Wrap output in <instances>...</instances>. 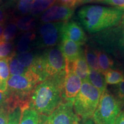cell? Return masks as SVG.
<instances>
[{"label":"cell","instance_id":"1","mask_svg":"<svg viewBox=\"0 0 124 124\" xmlns=\"http://www.w3.org/2000/svg\"><path fill=\"white\" fill-rule=\"evenodd\" d=\"M66 75V71L39 83L31 96L29 106L41 115H50L63 101L62 91Z\"/></svg>","mask_w":124,"mask_h":124},{"label":"cell","instance_id":"2","mask_svg":"<svg viewBox=\"0 0 124 124\" xmlns=\"http://www.w3.org/2000/svg\"><path fill=\"white\" fill-rule=\"evenodd\" d=\"M124 16V9L88 5L78 12V17L85 30L96 34L116 25Z\"/></svg>","mask_w":124,"mask_h":124},{"label":"cell","instance_id":"3","mask_svg":"<svg viewBox=\"0 0 124 124\" xmlns=\"http://www.w3.org/2000/svg\"><path fill=\"white\" fill-rule=\"evenodd\" d=\"M93 46L124 64V16L117 25L93 36Z\"/></svg>","mask_w":124,"mask_h":124},{"label":"cell","instance_id":"4","mask_svg":"<svg viewBox=\"0 0 124 124\" xmlns=\"http://www.w3.org/2000/svg\"><path fill=\"white\" fill-rule=\"evenodd\" d=\"M101 95L100 91L87 80L82 82L81 89L73 103L74 111L77 117L85 121L93 117Z\"/></svg>","mask_w":124,"mask_h":124},{"label":"cell","instance_id":"5","mask_svg":"<svg viewBox=\"0 0 124 124\" xmlns=\"http://www.w3.org/2000/svg\"><path fill=\"white\" fill-rule=\"evenodd\" d=\"M121 109L122 107L115 96L106 90L101 95L93 120L95 124H115Z\"/></svg>","mask_w":124,"mask_h":124},{"label":"cell","instance_id":"6","mask_svg":"<svg viewBox=\"0 0 124 124\" xmlns=\"http://www.w3.org/2000/svg\"><path fill=\"white\" fill-rule=\"evenodd\" d=\"M40 56L45 79L66 71V60L59 46L48 48Z\"/></svg>","mask_w":124,"mask_h":124},{"label":"cell","instance_id":"7","mask_svg":"<svg viewBox=\"0 0 124 124\" xmlns=\"http://www.w3.org/2000/svg\"><path fill=\"white\" fill-rule=\"evenodd\" d=\"M64 23H43L39 29L37 43L39 47H54L62 40V29Z\"/></svg>","mask_w":124,"mask_h":124},{"label":"cell","instance_id":"8","mask_svg":"<svg viewBox=\"0 0 124 124\" xmlns=\"http://www.w3.org/2000/svg\"><path fill=\"white\" fill-rule=\"evenodd\" d=\"M50 124H78L73 103L63 101L48 116Z\"/></svg>","mask_w":124,"mask_h":124},{"label":"cell","instance_id":"9","mask_svg":"<svg viewBox=\"0 0 124 124\" xmlns=\"http://www.w3.org/2000/svg\"><path fill=\"white\" fill-rule=\"evenodd\" d=\"M82 80L73 71L66 70L62 91V97L65 101L74 103L76 97L81 89Z\"/></svg>","mask_w":124,"mask_h":124},{"label":"cell","instance_id":"10","mask_svg":"<svg viewBox=\"0 0 124 124\" xmlns=\"http://www.w3.org/2000/svg\"><path fill=\"white\" fill-rule=\"evenodd\" d=\"M74 10L62 5H56L44 12L40 21L42 23L66 22L73 15Z\"/></svg>","mask_w":124,"mask_h":124},{"label":"cell","instance_id":"11","mask_svg":"<svg viewBox=\"0 0 124 124\" xmlns=\"http://www.w3.org/2000/svg\"><path fill=\"white\" fill-rule=\"evenodd\" d=\"M62 37L69 39L80 46L87 41V37L85 31L79 25L74 21L64 23L62 29Z\"/></svg>","mask_w":124,"mask_h":124},{"label":"cell","instance_id":"12","mask_svg":"<svg viewBox=\"0 0 124 124\" xmlns=\"http://www.w3.org/2000/svg\"><path fill=\"white\" fill-rule=\"evenodd\" d=\"M59 48L66 60V62H72L78 59L84 52V50L79 44L62 37Z\"/></svg>","mask_w":124,"mask_h":124},{"label":"cell","instance_id":"13","mask_svg":"<svg viewBox=\"0 0 124 124\" xmlns=\"http://www.w3.org/2000/svg\"><path fill=\"white\" fill-rule=\"evenodd\" d=\"M66 70H70L75 72L80 78L82 82L87 80L90 68L86 62L84 52L75 61L66 62Z\"/></svg>","mask_w":124,"mask_h":124},{"label":"cell","instance_id":"14","mask_svg":"<svg viewBox=\"0 0 124 124\" xmlns=\"http://www.w3.org/2000/svg\"><path fill=\"white\" fill-rule=\"evenodd\" d=\"M87 80L98 90L101 94L103 93L106 90L107 83L105 75L100 71L90 69Z\"/></svg>","mask_w":124,"mask_h":124},{"label":"cell","instance_id":"15","mask_svg":"<svg viewBox=\"0 0 124 124\" xmlns=\"http://www.w3.org/2000/svg\"><path fill=\"white\" fill-rule=\"evenodd\" d=\"M12 20L20 31L25 32H32L35 28L36 19L35 16L32 15L15 17Z\"/></svg>","mask_w":124,"mask_h":124},{"label":"cell","instance_id":"16","mask_svg":"<svg viewBox=\"0 0 124 124\" xmlns=\"http://www.w3.org/2000/svg\"><path fill=\"white\" fill-rule=\"evenodd\" d=\"M95 48L97 54L100 71L104 74L106 71L114 68V61L111 58L110 55H108L105 51L96 47Z\"/></svg>","mask_w":124,"mask_h":124},{"label":"cell","instance_id":"17","mask_svg":"<svg viewBox=\"0 0 124 124\" xmlns=\"http://www.w3.org/2000/svg\"><path fill=\"white\" fill-rule=\"evenodd\" d=\"M36 36V33L33 32H25L20 38L16 46L17 54L29 52Z\"/></svg>","mask_w":124,"mask_h":124},{"label":"cell","instance_id":"18","mask_svg":"<svg viewBox=\"0 0 124 124\" xmlns=\"http://www.w3.org/2000/svg\"><path fill=\"white\" fill-rule=\"evenodd\" d=\"M84 54L90 69L100 71L97 54L94 46L93 45H86L84 49Z\"/></svg>","mask_w":124,"mask_h":124},{"label":"cell","instance_id":"19","mask_svg":"<svg viewBox=\"0 0 124 124\" xmlns=\"http://www.w3.org/2000/svg\"><path fill=\"white\" fill-rule=\"evenodd\" d=\"M58 0H34L31 8L30 15L35 16L46 12Z\"/></svg>","mask_w":124,"mask_h":124},{"label":"cell","instance_id":"20","mask_svg":"<svg viewBox=\"0 0 124 124\" xmlns=\"http://www.w3.org/2000/svg\"><path fill=\"white\" fill-rule=\"evenodd\" d=\"M39 114L29 106L23 109L20 124H38Z\"/></svg>","mask_w":124,"mask_h":124},{"label":"cell","instance_id":"21","mask_svg":"<svg viewBox=\"0 0 124 124\" xmlns=\"http://www.w3.org/2000/svg\"><path fill=\"white\" fill-rule=\"evenodd\" d=\"M34 0H17L15 2L13 12L17 16L30 15Z\"/></svg>","mask_w":124,"mask_h":124},{"label":"cell","instance_id":"22","mask_svg":"<svg viewBox=\"0 0 124 124\" xmlns=\"http://www.w3.org/2000/svg\"><path fill=\"white\" fill-rule=\"evenodd\" d=\"M10 77L9 67V59L0 60V89L6 91L7 83Z\"/></svg>","mask_w":124,"mask_h":124},{"label":"cell","instance_id":"23","mask_svg":"<svg viewBox=\"0 0 124 124\" xmlns=\"http://www.w3.org/2000/svg\"><path fill=\"white\" fill-rule=\"evenodd\" d=\"M9 67L10 75H24L29 69L24 67L17 59L16 55L9 59Z\"/></svg>","mask_w":124,"mask_h":124},{"label":"cell","instance_id":"24","mask_svg":"<svg viewBox=\"0 0 124 124\" xmlns=\"http://www.w3.org/2000/svg\"><path fill=\"white\" fill-rule=\"evenodd\" d=\"M107 84L116 85L124 80V74L122 71L111 69L104 74Z\"/></svg>","mask_w":124,"mask_h":124},{"label":"cell","instance_id":"25","mask_svg":"<svg viewBox=\"0 0 124 124\" xmlns=\"http://www.w3.org/2000/svg\"><path fill=\"white\" fill-rule=\"evenodd\" d=\"M17 32L18 28L12 20L5 26L2 40L7 42H12L16 37Z\"/></svg>","mask_w":124,"mask_h":124},{"label":"cell","instance_id":"26","mask_svg":"<svg viewBox=\"0 0 124 124\" xmlns=\"http://www.w3.org/2000/svg\"><path fill=\"white\" fill-rule=\"evenodd\" d=\"M16 55L15 49L12 42L0 41V60L9 59Z\"/></svg>","mask_w":124,"mask_h":124},{"label":"cell","instance_id":"27","mask_svg":"<svg viewBox=\"0 0 124 124\" xmlns=\"http://www.w3.org/2000/svg\"><path fill=\"white\" fill-rule=\"evenodd\" d=\"M36 56L30 52L16 54V56L18 61L24 67L27 68V69H30L32 67L35 61Z\"/></svg>","mask_w":124,"mask_h":124},{"label":"cell","instance_id":"28","mask_svg":"<svg viewBox=\"0 0 124 124\" xmlns=\"http://www.w3.org/2000/svg\"><path fill=\"white\" fill-rule=\"evenodd\" d=\"M22 112L23 108L21 106H17L16 108L9 111L8 124H20Z\"/></svg>","mask_w":124,"mask_h":124},{"label":"cell","instance_id":"29","mask_svg":"<svg viewBox=\"0 0 124 124\" xmlns=\"http://www.w3.org/2000/svg\"><path fill=\"white\" fill-rule=\"evenodd\" d=\"M113 93L115 97L120 102L122 108H124V80L113 87Z\"/></svg>","mask_w":124,"mask_h":124},{"label":"cell","instance_id":"30","mask_svg":"<svg viewBox=\"0 0 124 124\" xmlns=\"http://www.w3.org/2000/svg\"><path fill=\"white\" fill-rule=\"evenodd\" d=\"M9 6L2 5L0 6V23H4L9 18Z\"/></svg>","mask_w":124,"mask_h":124},{"label":"cell","instance_id":"31","mask_svg":"<svg viewBox=\"0 0 124 124\" xmlns=\"http://www.w3.org/2000/svg\"><path fill=\"white\" fill-rule=\"evenodd\" d=\"M9 111L8 108L0 107V124H8Z\"/></svg>","mask_w":124,"mask_h":124},{"label":"cell","instance_id":"32","mask_svg":"<svg viewBox=\"0 0 124 124\" xmlns=\"http://www.w3.org/2000/svg\"><path fill=\"white\" fill-rule=\"evenodd\" d=\"M59 1L60 5L73 9L78 3L80 2V0H58Z\"/></svg>","mask_w":124,"mask_h":124},{"label":"cell","instance_id":"33","mask_svg":"<svg viewBox=\"0 0 124 124\" xmlns=\"http://www.w3.org/2000/svg\"><path fill=\"white\" fill-rule=\"evenodd\" d=\"M8 97L7 92L0 89V107H5L8 108Z\"/></svg>","mask_w":124,"mask_h":124},{"label":"cell","instance_id":"34","mask_svg":"<svg viewBox=\"0 0 124 124\" xmlns=\"http://www.w3.org/2000/svg\"><path fill=\"white\" fill-rule=\"evenodd\" d=\"M102 2L114 6L116 8L124 9V0H105Z\"/></svg>","mask_w":124,"mask_h":124},{"label":"cell","instance_id":"35","mask_svg":"<svg viewBox=\"0 0 124 124\" xmlns=\"http://www.w3.org/2000/svg\"><path fill=\"white\" fill-rule=\"evenodd\" d=\"M38 124H50L48 116L39 114V120Z\"/></svg>","mask_w":124,"mask_h":124},{"label":"cell","instance_id":"36","mask_svg":"<svg viewBox=\"0 0 124 124\" xmlns=\"http://www.w3.org/2000/svg\"><path fill=\"white\" fill-rule=\"evenodd\" d=\"M115 124H124V110L121 111L116 121Z\"/></svg>","mask_w":124,"mask_h":124},{"label":"cell","instance_id":"37","mask_svg":"<svg viewBox=\"0 0 124 124\" xmlns=\"http://www.w3.org/2000/svg\"><path fill=\"white\" fill-rule=\"evenodd\" d=\"M4 28H5L4 23H0V41H1V40H2Z\"/></svg>","mask_w":124,"mask_h":124},{"label":"cell","instance_id":"38","mask_svg":"<svg viewBox=\"0 0 124 124\" xmlns=\"http://www.w3.org/2000/svg\"><path fill=\"white\" fill-rule=\"evenodd\" d=\"M91 2H96V0H82L81 3L86 4V3H89Z\"/></svg>","mask_w":124,"mask_h":124},{"label":"cell","instance_id":"39","mask_svg":"<svg viewBox=\"0 0 124 124\" xmlns=\"http://www.w3.org/2000/svg\"><path fill=\"white\" fill-rule=\"evenodd\" d=\"M105 0H96V2H103Z\"/></svg>","mask_w":124,"mask_h":124},{"label":"cell","instance_id":"40","mask_svg":"<svg viewBox=\"0 0 124 124\" xmlns=\"http://www.w3.org/2000/svg\"><path fill=\"white\" fill-rule=\"evenodd\" d=\"M81 1H82V0H80V2H81Z\"/></svg>","mask_w":124,"mask_h":124},{"label":"cell","instance_id":"41","mask_svg":"<svg viewBox=\"0 0 124 124\" xmlns=\"http://www.w3.org/2000/svg\"></svg>","mask_w":124,"mask_h":124}]
</instances>
